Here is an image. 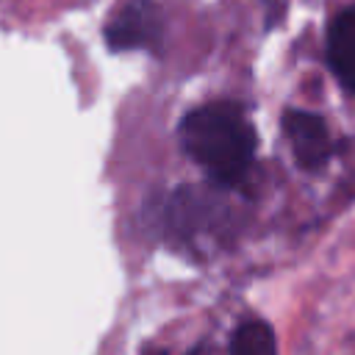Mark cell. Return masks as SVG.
I'll return each instance as SVG.
<instances>
[{"label": "cell", "mask_w": 355, "mask_h": 355, "mask_svg": "<svg viewBox=\"0 0 355 355\" xmlns=\"http://www.w3.org/2000/svg\"><path fill=\"white\" fill-rule=\"evenodd\" d=\"M180 144L214 180L236 183L255 155V130L233 103H208L180 122Z\"/></svg>", "instance_id": "6da1fadb"}, {"label": "cell", "mask_w": 355, "mask_h": 355, "mask_svg": "<svg viewBox=\"0 0 355 355\" xmlns=\"http://www.w3.org/2000/svg\"><path fill=\"white\" fill-rule=\"evenodd\" d=\"M158 28L161 22L153 0H119L105 25V42L111 50L147 47L158 36Z\"/></svg>", "instance_id": "7a4b0ae2"}, {"label": "cell", "mask_w": 355, "mask_h": 355, "mask_svg": "<svg viewBox=\"0 0 355 355\" xmlns=\"http://www.w3.org/2000/svg\"><path fill=\"white\" fill-rule=\"evenodd\" d=\"M283 130L291 141V150L305 169H319L330 155V133L322 116L311 111H286Z\"/></svg>", "instance_id": "3957f363"}, {"label": "cell", "mask_w": 355, "mask_h": 355, "mask_svg": "<svg viewBox=\"0 0 355 355\" xmlns=\"http://www.w3.org/2000/svg\"><path fill=\"white\" fill-rule=\"evenodd\" d=\"M327 61L336 78L355 89V8L341 11L327 31Z\"/></svg>", "instance_id": "277c9868"}, {"label": "cell", "mask_w": 355, "mask_h": 355, "mask_svg": "<svg viewBox=\"0 0 355 355\" xmlns=\"http://www.w3.org/2000/svg\"><path fill=\"white\" fill-rule=\"evenodd\" d=\"M230 355H277L275 333L266 322H244L230 344Z\"/></svg>", "instance_id": "5b68a950"}]
</instances>
